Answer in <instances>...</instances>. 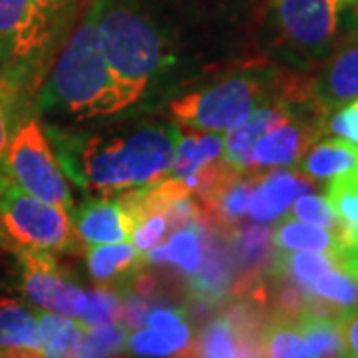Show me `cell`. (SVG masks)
I'll return each instance as SVG.
<instances>
[{
  "label": "cell",
  "instance_id": "1",
  "mask_svg": "<svg viewBox=\"0 0 358 358\" xmlns=\"http://www.w3.org/2000/svg\"><path fill=\"white\" fill-rule=\"evenodd\" d=\"M62 171L96 197H114L166 178L179 131L167 122H145L126 134H76L52 129Z\"/></svg>",
  "mask_w": 358,
  "mask_h": 358
},
{
  "label": "cell",
  "instance_id": "2",
  "mask_svg": "<svg viewBox=\"0 0 358 358\" xmlns=\"http://www.w3.org/2000/svg\"><path fill=\"white\" fill-rule=\"evenodd\" d=\"M38 88L42 112L72 120L120 114L136 103L106 62L94 2L52 56Z\"/></svg>",
  "mask_w": 358,
  "mask_h": 358
},
{
  "label": "cell",
  "instance_id": "3",
  "mask_svg": "<svg viewBox=\"0 0 358 358\" xmlns=\"http://www.w3.org/2000/svg\"><path fill=\"white\" fill-rule=\"evenodd\" d=\"M76 13L78 0H0V74L38 88Z\"/></svg>",
  "mask_w": 358,
  "mask_h": 358
},
{
  "label": "cell",
  "instance_id": "4",
  "mask_svg": "<svg viewBox=\"0 0 358 358\" xmlns=\"http://www.w3.org/2000/svg\"><path fill=\"white\" fill-rule=\"evenodd\" d=\"M94 6L106 62L138 102L167 62L164 36L148 14L129 2L94 0Z\"/></svg>",
  "mask_w": 358,
  "mask_h": 358
},
{
  "label": "cell",
  "instance_id": "5",
  "mask_svg": "<svg viewBox=\"0 0 358 358\" xmlns=\"http://www.w3.org/2000/svg\"><path fill=\"white\" fill-rule=\"evenodd\" d=\"M291 72L263 60L249 62L239 70L173 100L169 110L181 126L199 131H231L263 100L279 94Z\"/></svg>",
  "mask_w": 358,
  "mask_h": 358
},
{
  "label": "cell",
  "instance_id": "6",
  "mask_svg": "<svg viewBox=\"0 0 358 358\" xmlns=\"http://www.w3.org/2000/svg\"><path fill=\"white\" fill-rule=\"evenodd\" d=\"M76 243L70 211L26 193L0 167V245L14 255H56Z\"/></svg>",
  "mask_w": 358,
  "mask_h": 358
},
{
  "label": "cell",
  "instance_id": "7",
  "mask_svg": "<svg viewBox=\"0 0 358 358\" xmlns=\"http://www.w3.org/2000/svg\"><path fill=\"white\" fill-rule=\"evenodd\" d=\"M2 166L18 187L46 203L72 211V192L36 117L16 122Z\"/></svg>",
  "mask_w": 358,
  "mask_h": 358
},
{
  "label": "cell",
  "instance_id": "8",
  "mask_svg": "<svg viewBox=\"0 0 358 358\" xmlns=\"http://www.w3.org/2000/svg\"><path fill=\"white\" fill-rule=\"evenodd\" d=\"M341 8V0H275V20L291 50L324 60L336 44Z\"/></svg>",
  "mask_w": 358,
  "mask_h": 358
},
{
  "label": "cell",
  "instance_id": "9",
  "mask_svg": "<svg viewBox=\"0 0 358 358\" xmlns=\"http://www.w3.org/2000/svg\"><path fill=\"white\" fill-rule=\"evenodd\" d=\"M20 289L34 307L70 319H80L88 305V293L70 281L56 265L54 255L18 253Z\"/></svg>",
  "mask_w": 358,
  "mask_h": 358
},
{
  "label": "cell",
  "instance_id": "10",
  "mask_svg": "<svg viewBox=\"0 0 358 358\" xmlns=\"http://www.w3.org/2000/svg\"><path fill=\"white\" fill-rule=\"evenodd\" d=\"M308 88L322 117L358 98V34L334 44Z\"/></svg>",
  "mask_w": 358,
  "mask_h": 358
},
{
  "label": "cell",
  "instance_id": "11",
  "mask_svg": "<svg viewBox=\"0 0 358 358\" xmlns=\"http://www.w3.org/2000/svg\"><path fill=\"white\" fill-rule=\"evenodd\" d=\"M322 117L308 112H296L271 128L257 140L253 148V166L287 167L299 164L308 148L319 140Z\"/></svg>",
  "mask_w": 358,
  "mask_h": 358
},
{
  "label": "cell",
  "instance_id": "12",
  "mask_svg": "<svg viewBox=\"0 0 358 358\" xmlns=\"http://www.w3.org/2000/svg\"><path fill=\"white\" fill-rule=\"evenodd\" d=\"M72 227L78 241L88 245H106L129 241L134 219L120 199L94 197L70 211Z\"/></svg>",
  "mask_w": 358,
  "mask_h": 358
},
{
  "label": "cell",
  "instance_id": "13",
  "mask_svg": "<svg viewBox=\"0 0 358 358\" xmlns=\"http://www.w3.org/2000/svg\"><path fill=\"white\" fill-rule=\"evenodd\" d=\"M310 181L303 173L277 169L261 176L249 199L247 213L257 223H271L287 215L289 207L303 193H308Z\"/></svg>",
  "mask_w": 358,
  "mask_h": 358
},
{
  "label": "cell",
  "instance_id": "14",
  "mask_svg": "<svg viewBox=\"0 0 358 358\" xmlns=\"http://www.w3.org/2000/svg\"><path fill=\"white\" fill-rule=\"evenodd\" d=\"M90 277L100 285L124 289L136 273L145 265L143 255L128 241L122 243L90 245L86 251Z\"/></svg>",
  "mask_w": 358,
  "mask_h": 358
},
{
  "label": "cell",
  "instance_id": "15",
  "mask_svg": "<svg viewBox=\"0 0 358 358\" xmlns=\"http://www.w3.org/2000/svg\"><path fill=\"white\" fill-rule=\"evenodd\" d=\"M299 171L308 179L331 181L358 169V148L343 138L313 143L299 159Z\"/></svg>",
  "mask_w": 358,
  "mask_h": 358
},
{
  "label": "cell",
  "instance_id": "16",
  "mask_svg": "<svg viewBox=\"0 0 358 358\" xmlns=\"http://www.w3.org/2000/svg\"><path fill=\"white\" fill-rule=\"evenodd\" d=\"M205 257V237L199 223H189L173 231L164 245H157L143 255L145 263H171L185 275L197 273Z\"/></svg>",
  "mask_w": 358,
  "mask_h": 358
},
{
  "label": "cell",
  "instance_id": "17",
  "mask_svg": "<svg viewBox=\"0 0 358 358\" xmlns=\"http://www.w3.org/2000/svg\"><path fill=\"white\" fill-rule=\"evenodd\" d=\"M223 140L225 136L221 131L181 134L166 178L185 179L195 176L203 167L219 162L223 154Z\"/></svg>",
  "mask_w": 358,
  "mask_h": 358
},
{
  "label": "cell",
  "instance_id": "18",
  "mask_svg": "<svg viewBox=\"0 0 358 358\" xmlns=\"http://www.w3.org/2000/svg\"><path fill=\"white\" fill-rule=\"evenodd\" d=\"M338 267L333 253L322 251H273L268 263V275L273 279L294 282L308 291L310 285L329 268Z\"/></svg>",
  "mask_w": 358,
  "mask_h": 358
},
{
  "label": "cell",
  "instance_id": "19",
  "mask_svg": "<svg viewBox=\"0 0 358 358\" xmlns=\"http://www.w3.org/2000/svg\"><path fill=\"white\" fill-rule=\"evenodd\" d=\"M271 241L275 251H322L333 255H336L341 245L336 231L289 215H282L275 229H271Z\"/></svg>",
  "mask_w": 358,
  "mask_h": 358
},
{
  "label": "cell",
  "instance_id": "20",
  "mask_svg": "<svg viewBox=\"0 0 358 358\" xmlns=\"http://www.w3.org/2000/svg\"><path fill=\"white\" fill-rule=\"evenodd\" d=\"M327 199L336 217L338 251L350 249L358 243V178L357 173H346L331 179ZM336 251V253H338Z\"/></svg>",
  "mask_w": 358,
  "mask_h": 358
},
{
  "label": "cell",
  "instance_id": "21",
  "mask_svg": "<svg viewBox=\"0 0 358 358\" xmlns=\"http://www.w3.org/2000/svg\"><path fill=\"white\" fill-rule=\"evenodd\" d=\"M189 291L193 299L205 301L209 305L221 303L229 291L231 268L227 253L221 245L209 243L205 247V257L197 273L189 275Z\"/></svg>",
  "mask_w": 358,
  "mask_h": 358
},
{
  "label": "cell",
  "instance_id": "22",
  "mask_svg": "<svg viewBox=\"0 0 358 358\" xmlns=\"http://www.w3.org/2000/svg\"><path fill=\"white\" fill-rule=\"evenodd\" d=\"M40 350L38 315L8 296H0V350Z\"/></svg>",
  "mask_w": 358,
  "mask_h": 358
},
{
  "label": "cell",
  "instance_id": "23",
  "mask_svg": "<svg viewBox=\"0 0 358 358\" xmlns=\"http://www.w3.org/2000/svg\"><path fill=\"white\" fill-rule=\"evenodd\" d=\"M40 355L44 358H78L86 329L70 317L38 313Z\"/></svg>",
  "mask_w": 358,
  "mask_h": 358
},
{
  "label": "cell",
  "instance_id": "24",
  "mask_svg": "<svg viewBox=\"0 0 358 358\" xmlns=\"http://www.w3.org/2000/svg\"><path fill=\"white\" fill-rule=\"evenodd\" d=\"M294 322L307 343L310 358H346L338 319L305 310Z\"/></svg>",
  "mask_w": 358,
  "mask_h": 358
},
{
  "label": "cell",
  "instance_id": "25",
  "mask_svg": "<svg viewBox=\"0 0 358 358\" xmlns=\"http://www.w3.org/2000/svg\"><path fill=\"white\" fill-rule=\"evenodd\" d=\"M192 324L173 331H159V329H136L128 336L126 350L131 357L141 358H167L176 357L192 345Z\"/></svg>",
  "mask_w": 358,
  "mask_h": 358
},
{
  "label": "cell",
  "instance_id": "26",
  "mask_svg": "<svg viewBox=\"0 0 358 358\" xmlns=\"http://www.w3.org/2000/svg\"><path fill=\"white\" fill-rule=\"evenodd\" d=\"M263 358H310L307 343L294 320H268L261 334Z\"/></svg>",
  "mask_w": 358,
  "mask_h": 358
},
{
  "label": "cell",
  "instance_id": "27",
  "mask_svg": "<svg viewBox=\"0 0 358 358\" xmlns=\"http://www.w3.org/2000/svg\"><path fill=\"white\" fill-rule=\"evenodd\" d=\"M129 331L122 322L86 329L78 358H117L126 350Z\"/></svg>",
  "mask_w": 358,
  "mask_h": 358
},
{
  "label": "cell",
  "instance_id": "28",
  "mask_svg": "<svg viewBox=\"0 0 358 358\" xmlns=\"http://www.w3.org/2000/svg\"><path fill=\"white\" fill-rule=\"evenodd\" d=\"M120 315H122V293L115 287L100 285L88 293V305L78 322L84 329H92V327L117 322Z\"/></svg>",
  "mask_w": 358,
  "mask_h": 358
},
{
  "label": "cell",
  "instance_id": "29",
  "mask_svg": "<svg viewBox=\"0 0 358 358\" xmlns=\"http://www.w3.org/2000/svg\"><path fill=\"white\" fill-rule=\"evenodd\" d=\"M171 233L167 217L162 211H148L138 217L129 235V243L134 245L141 255L152 251Z\"/></svg>",
  "mask_w": 358,
  "mask_h": 358
},
{
  "label": "cell",
  "instance_id": "30",
  "mask_svg": "<svg viewBox=\"0 0 358 358\" xmlns=\"http://www.w3.org/2000/svg\"><path fill=\"white\" fill-rule=\"evenodd\" d=\"M289 209H291L289 217L336 231V217H334L333 207L324 195L303 193L294 199Z\"/></svg>",
  "mask_w": 358,
  "mask_h": 358
},
{
  "label": "cell",
  "instance_id": "31",
  "mask_svg": "<svg viewBox=\"0 0 358 358\" xmlns=\"http://www.w3.org/2000/svg\"><path fill=\"white\" fill-rule=\"evenodd\" d=\"M320 134L343 138L358 148V98L336 108L327 117H322Z\"/></svg>",
  "mask_w": 358,
  "mask_h": 358
},
{
  "label": "cell",
  "instance_id": "32",
  "mask_svg": "<svg viewBox=\"0 0 358 358\" xmlns=\"http://www.w3.org/2000/svg\"><path fill=\"white\" fill-rule=\"evenodd\" d=\"M20 92L16 84H13L6 76L0 74V167L6 155V148L10 141V134H13L14 126V112H16V103L20 98Z\"/></svg>",
  "mask_w": 358,
  "mask_h": 358
},
{
  "label": "cell",
  "instance_id": "33",
  "mask_svg": "<svg viewBox=\"0 0 358 358\" xmlns=\"http://www.w3.org/2000/svg\"><path fill=\"white\" fill-rule=\"evenodd\" d=\"M338 327L345 343L346 358H358V307L343 313L338 317Z\"/></svg>",
  "mask_w": 358,
  "mask_h": 358
},
{
  "label": "cell",
  "instance_id": "34",
  "mask_svg": "<svg viewBox=\"0 0 358 358\" xmlns=\"http://www.w3.org/2000/svg\"><path fill=\"white\" fill-rule=\"evenodd\" d=\"M336 263L338 267L345 268L346 273H350L358 281V255L357 253H341L336 255Z\"/></svg>",
  "mask_w": 358,
  "mask_h": 358
},
{
  "label": "cell",
  "instance_id": "35",
  "mask_svg": "<svg viewBox=\"0 0 358 358\" xmlns=\"http://www.w3.org/2000/svg\"><path fill=\"white\" fill-rule=\"evenodd\" d=\"M341 253H357V255H358V243L355 245V247H350V249H343V251H338L336 255H341ZM336 255H334V257H336Z\"/></svg>",
  "mask_w": 358,
  "mask_h": 358
},
{
  "label": "cell",
  "instance_id": "36",
  "mask_svg": "<svg viewBox=\"0 0 358 358\" xmlns=\"http://www.w3.org/2000/svg\"><path fill=\"white\" fill-rule=\"evenodd\" d=\"M341 4H343V6H357L358 0H341Z\"/></svg>",
  "mask_w": 358,
  "mask_h": 358
},
{
  "label": "cell",
  "instance_id": "37",
  "mask_svg": "<svg viewBox=\"0 0 358 358\" xmlns=\"http://www.w3.org/2000/svg\"><path fill=\"white\" fill-rule=\"evenodd\" d=\"M0 358H6V357H4V352H2V350H0Z\"/></svg>",
  "mask_w": 358,
  "mask_h": 358
},
{
  "label": "cell",
  "instance_id": "38",
  "mask_svg": "<svg viewBox=\"0 0 358 358\" xmlns=\"http://www.w3.org/2000/svg\"><path fill=\"white\" fill-rule=\"evenodd\" d=\"M355 173H357V178H358V169H357V171H355Z\"/></svg>",
  "mask_w": 358,
  "mask_h": 358
},
{
  "label": "cell",
  "instance_id": "39",
  "mask_svg": "<svg viewBox=\"0 0 358 358\" xmlns=\"http://www.w3.org/2000/svg\"><path fill=\"white\" fill-rule=\"evenodd\" d=\"M357 14H358V4H357Z\"/></svg>",
  "mask_w": 358,
  "mask_h": 358
}]
</instances>
